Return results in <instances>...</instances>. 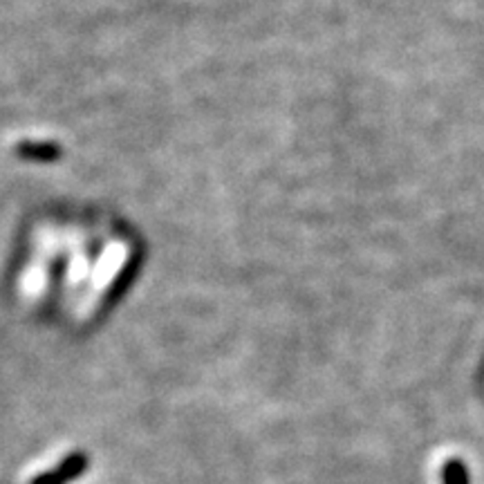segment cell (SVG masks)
<instances>
[{"mask_svg": "<svg viewBox=\"0 0 484 484\" xmlns=\"http://www.w3.org/2000/svg\"><path fill=\"white\" fill-rule=\"evenodd\" d=\"M442 484H469V469L462 460L451 458L442 467Z\"/></svg>", "mask_w": 484, "mask_h": 484, "instance_id": "obj_2", "label": "cell"}, {"mask_svg": "<svg viewBox=\"0 0 484 484\" xmlns=\"http://www.w3.org/2000/svg\"><path fill=\"white\" fill-rule=\"evenodd\" d=\"M86 469V458L83 455H70L57 471L43 473L34 480V484H66L68 480H75L79 478Z\"/></svg>", "mask_w": 484, "mask_h": 484, "instance_id": "obj_1", "label": "cell"}]
</instances>
